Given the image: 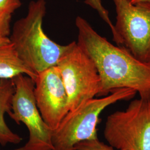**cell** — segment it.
<instances>
[{"label": "cell", "instance_id": "obj_1", "mask_svg": "<svg viewBox=\"0 0 150 150\" xmlns=\"http://www.w3.org/2000/svg\"><path fill=\"white\" fill-rule=\"evenodd\" d=\"M77 45L91 59L100 79L98 96L120 88L134 90L142 98H150V63L143 62L125 48L102 37L81 16L75 20Z\"/></svg>", "mask_w": 150, "mask_h": 150}, {"label": "cell", "instance_id": "obj_2", "mask_svg": "<svg viewBox=\"0 0 150 150\" xmlns=\"http://www.w3.org/2000/svg\"><path fill=\"white\" fill-rule=\"evenodd\" d=\"M46 13L45 0L31 1L26 16L14 23L9 38L19 58L36 74L56 66L67 48V45L55 42L44 32Z\"/></svg>", "mask_w": 150, "mask_h": 150}, {"label": "cell", "instance_id": "obj_3", "mask_svg": "<svg viewBox=\"0 0 150 150\" xmlns=\"http://www.w3.org/2000/svg\"><path fill=\"white\" fill-rule=\"evenodd\" d=\"M136 93L131 88H120L106 96L89 100L69 111L52 130L54 150H76V146L81 142L98 139L97 126L102 111L116 102L132 99Z\"/></svg>", "mask_w": 150, "mask_h": 150}, {"label": "cell", "instance_id": "obj_4", "mask_svg": "<svg viewBox=\"0 0 150 150\" xmlns=\"http://www.w3.org/2000/svg\"><path fill=\"white\" fill-rule=\"evenodd\" d=\"M109 145L121 150H150V98L133 100L107 117L103 131Z\"/></svg>", "mask_w": 150, "mask_h": 150}, {"label": "cell", "instance_id": "obj_5", "mask_svg": "<svg viewBox=\"0 0 150 150\" xmlns=\"http://www.w3.org/2000/svg\"><path fill=\"white\" fill-rule=\"evenodd\" d=\"M112 1L116 12L113 41L137 59L150 63V3Z\"/></svg>", "mask_w": 150, "mask_h": 150}, {"label": "cell", "instance_id": "obj_6", "mask_svg": "<svg viewBox=\"0 0 150 150\" xmlns=\"http://www.w3.org/2000/svg\"><path fill=\"white\" fill-rule=\"evenodd\" d=\"M56 66L67 93L69 111L98 96L100 79L97 70L76 41L67 45Z\"/></svg>", "mask_w": 150, "mask_h": 150}, {"label": "cell", "instance_id": "obj_7", "mask_svg": "<svg viewBox=\"0 0 150 150\" xmlns=\"http://www.w3.org/2000/svg\"><path fill=\"white\" fill-rule=\"evenodd\" d=\"M12 80L15 92L8 115L17 124L23 123L29 132L27 142L15 150H54L52 130L44 121L36 105L35 81L23 74L17 75Z\"/></svg>", "mask_w": 150, "mask_h": 150}, {"label": "cell", "instance_id": "obj_8", "mask_svg": "<svg viewBox=\"0 0 150 150\" xmlns=\"http://www.w3.org/2000/svg\"><path fill=\"white\" fill-rule=\"evenodd\" d=\"M34 94L44 121L52 130L55 129L69 112L67 93L57 66L38 74Z\"/></svg>", "mask_w": 150, "mask_h": 150}, {"label": "cell", "instance_id": "obj_9", "mask_svg": "<svg viewBox=\"0 0 150 150\" xmlns=\"http://www.w3.org/2000/svg\"><path fill=\"white\" fill-rule=\"evenodd\" d=\"M20 74L27 75L34 81L38 76L19 58L9 38H0V80L12 79Z\"/></svg>", "mask_w": 150, "mask_h": 150}, {"label": "cell", "instance_id": "obj_10", "mask_svg": "<svg viewBox=\"0 0 150 150\" xmlns=\"http://www.w3.org/2000/svg\"><path fill=\"white\" fill-rule=\"evenodd\" d=\"M15 92L12 79L0 80V144H18L22 140L21 137L14 133L7 126L5 115L11 111L12 100Z\"/></svg>", "mask_w": 150, "mask_h": 150}, {"label": "cell", "instance_id": "obj_11", "mask_svg": "<svg viewBox=\"0 0 150 150\" xmlns=\"http://www.w3.org/2000/svg\"><path fill=\"white\" fill-rule=\"evenodd\" d=\"M84 2L98 12L100 17L108 25L113 35L115 33L114 25L110 18L108 11L102 5V0H85Z\"/></svg>", "mask_w": 150, "mask_h": 150}, {"label": "cell", "instance_id": "obj_12", "mask_svg": "<svg viewBox=\"0 0 150 150\" xmlns=\"http://www.w3.org/2000/svg\"><path fill=\"white\" fill-rule=\"evenodd\" d=\"M76 150H121L113 148L100 141L98 139L82 141L76 146Z\"/></svg>", "mask_w": 150, "mask_h": 150}, {"label": "cell", "instance_id": "obj_13", "mask_svg": "<svg viewBox=\"0 0 150 150\" xmlns=\"http://www.w3.org/2000/svg\"><path fill=\"white\" fill-rule=\"evenodd\" d=\"M12 15L0 12V38H8L11 33Z\"/></svg>", "mask_w": 150, "mask_h": 150}, {"label": "cell", "instance_id": "obj_14", "mask_svg": "<svg viewBox=\"0 0 150 150\" xmlns=\"http://www.w3.org/2000/svg\"><path fill=\"white\" fill-rule=\"evenodd\" d=\"M21 6V0H0V12L12 15Z\"/></svg>", "mask_w": 150, "mask_h": 150}, {"label": "cell", "instance_id": "obj_15", "mask_svg": "<svg viewBox=\"0 0 150 150\" xmlns=\"http://www.w3.org/2000/svg\"><path fill=\"white\" fill-rule=\"evenodd\" d=\"M129 1L132 4H136L141 3V2H148V3H150V0H129Z\"/></svg>", "mask_w": 150, "mask_h": 150}]
</instances>
